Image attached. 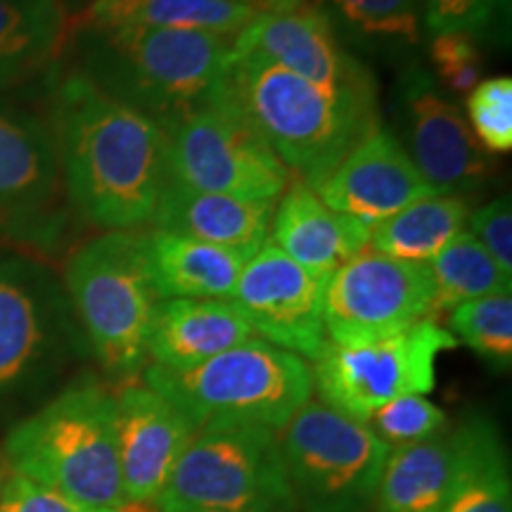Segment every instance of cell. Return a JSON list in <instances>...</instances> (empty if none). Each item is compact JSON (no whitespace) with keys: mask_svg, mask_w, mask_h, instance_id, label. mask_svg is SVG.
<instances>
[{"mask_svg":"<svg viewBox=\"0 0 512 512\" xmlns=\"http://www.w3.org/2000/svg\"><path fill=\"white\" fill-rule=\"evenodd\" d=\"M50 126L76 214L105 230L152 226L169 181L162 126L100 91L81 72L60 81Z\"/></svg>","mask_w":512,"mask_h":512,"instance_id":"6da1fadb","label":"cell"},{"mask_svg":"<svg viewBox=\"0 0 512 512\" xmlns=\"http://www.w3.org/2000/svg\"><path fill=\"white\" fill-rule=\"evenodd\" d=\"M216 95L233 107L313 190L380 128L377 95L335 93L254 55H233Z\"/></svg>","mask_w":512,"mask_h":512,"instance_id":"7a4b0ae2","label":"cell"},{"mask_svg":"<svg viewBox=\"0 0 512 512\" xmlns=\"http://www.w3.org/2000/svg\"><path fill=\"white\" fill-rule=\"evenodd\" d=\"M114 422V394L93 380L76 382L12 427L5 439V463L12 475L88 508L119 512L126 494Z\"/></svg>","mask_w":512,"mask_h":512,"instance_id":"3957f363","label":"cell"},{"mask_svg":"<svg viewBox=\"0 0 512 512\" xmlns=\"http://www.w3.org/2000/svg\"><path fill=\"white\" fill-rule=\"evenodd\" d=\"M83 76L155 121L188 112L214 95L233 53V36L114 27L79 29Z\"/></svg>","mask_w":512,"mask_h":512,"instance_id":"277c9868","label":"cell"},{"mask_svg":"<svg viewBox=\"0 0 512 512\" xmlns=\"http://www.w3.org/2000/svg\"><path fill=\"white\" fill-rule=\"evenodd\" d=\"M64 292L88 349L114 380L147 368V335L162 299L152 283L147 230H105L69 254Z\"/></svg>","mask_w":512,"mask_h":512,"instance_id":"5b68a950","label":"cell"},{"mask_svg":"<svg viewBox=\"0 0 512 512\" xmlns=\"http://www.w3.org/2000/svg\"><path fill=\"white\" fill-rule=\"evenodd\" d=\"M143 382L174 403L195 430L211 420H240L278 432L313 396L309 361L261 337L200 366H147Z\"/></svg>","mask_w":512,"mask_h":512,"instance_id":"8992f818","label":"cell"},{"mask_svg":"<svg viewBox=\"0 0 512 512\" xmlns=\"http://www.w3.org/2000/svg\"><path fill=\"white\" fill-rule=\"evenodd\" d=\"M157 505L162 512H297L278 432L240 420L197 427Z\"/></svg>","mask_w":512,"mask_h":512,"instance_id":"52a82bcc","label":"cell"},{"mask_svg":"<svg viewBox=\"0 0 512 512\" xmlns=\"http://www.w3.org/2000/svg\"><path fill=\"white\" fill-rule=\"evenodd\" d=\"M294 505L302 512H366L389 448L363 420L316 396L278 430Z\"/></svg>","mask_w":512,"mask_h":512,"instance_id":"ba28073f","label":"cell"},{"mask_svg":"<svg viewBox=\"0 0 512 512\" xmlns=\"http://www.w3.org/2000/svg\"><path fill=\"white\" fill-rule=\"evenodd\" d=\"M157 124L166 140L169 178L192 190L275 202L292 181L266 140L216 93Z\"/></svg>","mask_w":512,"mask_h":512,"instance_id":"9c48e42d","label":"cell"},{"mask_svg":"<svg viewBox=\"0 0 512 512\" xmlns=\"http://www.w3.org/2000/svg\"><path fill=\"white\" fill-rule=\"evenodd\" d=\"M458 342L437 320H422L396 335L361 344H325L311 361L313 392L323 403L366 420L384 403L408 394H430L441 351Z\"/></svg>","mask_w":512,"mask_h":512,"instance_id":"30bf717a","label":"cell"},{"mask_svg":"<svg viewBox=\"0 0 512 512\" xmlns=\"http://www.w3.org/2000/svg\"><path fill=\"white\" fill-rule=\"evenodd\" d=\"M67 202L50 119L0 102V240L50 249Z\"/></svg>","mask_w":512,"mask_h":512,"instance_id":"8fae6325","label":"cell"},{"mask_svg":"<svg viewBox=\"0 0 512 512\" xmlns=\"http://www.w3.org/2000/svg\"><path fill=\"white\" fill-rule=\"evenodd\" d=\"M434 318L430 268L361 252L325 285L323 323L332 344H361L403 332Z\"/></svg>","mask_w":512,"mask_h":512,"instance_id":"7c38bea8","label":"cell"},{"mask_svg":"<svg viewBox=\"0 0 512 512\" xmlns=\"http://www.w3.org/2000/svg\"><path fill=\"white\" fill-rule=\"evenodd\" d=\"M74 318L64 285L43 261L0 252V396L53 368L74 335Z\"/></svg>","mask_w":512,"mask_h":512,"instance_id":"4fadbf2b","label":"cell"},{"mask_svg":"<svg viewBox=\"0 0 512 512\" xmlns=\"http://www.w3.org/2000/svg\"><path fill=\"white\" fill-rule=\"evenodd\" d=\"M325 285V275L299 266L275 245H264L242 268L230 304L256 337L311 363L328 344Z\"/></svg>","mask_w":512,"mask_h":512,"instance_id":"5bb4252c","label":"cell"},{"mask_svg":"<svg viewBox=\"0 0 512 512\" xmlns=\"http://www.w3.org/2000/svg\"><path fill=\"white\" fill-rule=\"evenodd\" d=\"M403 138L415 169L434 195H460L494 174V157L479 145L456 102L420 69H408L399 86Z\"/></svg>","mask_w":512,"mask_h":512,"instance_id":"9a60e30c","label":"cell"},{"mask_svg":"<svg viewBox=\"0 0 512 512\" xmlns=\"http://www.w3.org/2000/svg\"><path fill=\"white\" fill-rule=\"evenodd\" d=\"M233 55L261 57L335 93L377 95L368 67L339 46L330 15L311 3L259 12L233 36Z\"/></svg>","mask_w":512,"mask_h":512,"instance_id":"2e32d148","label":"cell"},{"mask_svg":"<svg viewBox=\"0 0 512 512\" xmlns=\"http://www.w3.org/2000/svg\"><path fill=\"white\" fill-rule=\"evenodd\" d=\"M117 456L126 503H157L195 425L145 382H126L114 394Z\"/></svg>","mask_w":512,"mask_h":512,"instance_id":"e0dca14e","label":"cell"},{"mask_svg":"<svg viewBox=\"0 0 512 512\" xmlns=\"http://www.w3.org/2000/svg\"><path fill=\"white\" fill-rule=\"evenodd\" d=\"M316 192L330 209L368 228L387 221L420 197L434 195L401 140L382 126L370 131Z\"/></svg>","mask_w":512,"mask_h":512,"instance_id":"ac0fdd59","label":"cell"},{"mask_svg":"<svg viewBox=\"0 0 512 512\" xmlns=\"http://www.w3.org/2000/svg\"><path fill=\"white\" fill-rule=\"evenodd\" d=\"M271 240L299 266L330 278L339 266L366 252L370 228L330 209L311 185L292 178L275 204Z\"/></svg>","mask_w":512,"mask_h":512,"instance_id":"d6986e66","label":"cell"},{"mask_svg":"<svg viewBox=\"0 0 512 512\" xmlns=\"http://www.w3.org/2000/svg\"><path fill=\"white\" fill-rule=\"evenodd\" d=\"M273 214L275 202L271 200L214 195V192L192 190L169 178L157 202L152 226L233 249L252 259L271 235Z\"/></svg>","mask_w":512,"mask_h":512,"instance_id":"ffe728a7","label":"cell"},{"mask_svg":"<svg viewBox=\"0 0 512 512\" xmlns=\"http://www.w3.org/2000/svg\"><path fill=\"white\" fill-rule=\"evenodd\" d=\"M254 330L230 302L162 299L147 335V366L192 368L254 339Z\"/></svg>","mask_w":512,"mask_h":512,"instance_id":"44dd1931","label":"cell"},{"mask_svg":"<svg viewBox=\"0 0 512 512\" xmlns=\"http://www.w3.org/2000/svg\"><path fill=\"white\" fill-rule=\"evenodd\" d=\"M152 283L159 299H219L230 302L247 256L169 230H147Z\"/></svg>","mask_w":512,"mask_h":512,"instance_id":"7402d4cb","label":"cell"},{"mask_svg":"<svg viewBox=\"0 0 512 512\" xmlns=\"http://www.w3.org/2000/svg\"><path fill=\"white\" fill-rule=\"evenodd\" d=\"M463 446V425L389 451L375 494V512H444Z\"/></svg>","mask_w":512,"mask_h":512,"instance_id":"603a6c76","label":"cell"},{"mask_svg":"<svg viewBox=\"0 0 512 512\" xmlns=\"http://www.w3.org/2000/svg\"><path fill=\"white\" fill-rule=\"evenodd\" d=\"M259 15L245 0H93L79 29L147 27L235 36Z\"/></svg>","mask_w":512,"mask_h":512,"instance_id":"cb8c5ba5","label":"cell"},{"mask_svg":"<svg viewBox=\"0 0 512 512\" xmlns=\"http://www.w3.org/2000/svg\"><path fill=\"white\" fill-rule=\"evenodd\" d=\"M64 34L60 0H0V91L48 69L60 55Z\"/></svg>","mask_w":512,"mask_h":512,"instance_id":"d4e9b609","label":"cell"},{"mask_svg":"<svg viewBox=\"0 0 512 512\" xmlns=\"http://www.w3.org/2000/svg\"><path fill=\"white\" fill-rule=\"evenodd\" d=\"M463 425V446L444 512H512V477L501 432L484 415Z\"/></svg>","mask_w":512,"mask_h":512,"instance_id":"484cf974","label":"cell"},{"mask_svg":"<svg viewBox=\"0 0 512 512\" xmlns=\"http://www.w3.org/2000/svg\"><path fill=\"white\" fill-rule=\"evenodd\" d=\"M470 207L460 195L420 197L370 228L373 252L427 266L441 249L463 233Z\"/></svg>","mask_w":512,"mask_h":512,"instance_id":"4316f807","label":"cell"},{"mask_svg":"<svg viewBox=\"0 0 512 512\" xmlns=\"http://www.w3.org/2000/svg\"><path fill=\"white\" fill-rule=\"evenodd\" d=\"M427 268L434 287V318L472 299L512 290V275L501 271L470 230H463L451 245L441 249Z\"/></svg>","mask_w":512,"mask_h":512,"instance_id":"83f0119b","label":"cell"},{"mask_svg":"<svg viewBox=\"0 0 512 512\" xmlns=\"http://www.w3.org/2000/svg\"><path fill=\"white\" fill-rule=\"evenodd\" d=\"M448 332L491 366L508 370L512 363L510 292L472 299L448 313Z\"/></svg>","mask_w":512,"mask_h":512,"instance_id":"f1b7e54d","label":"cell"},{"mask_svg":"<svg viewBox=\"0 0 512 512\" xmlns=\"http://www.w3.org/2000/svg\"><path fill=\"white\" fill-rule=\"evenodd\" d=\"M389 451L437 437L448 427V415L425 394H408L384 403L363 420Z\"/></svg>","mask_w":512,"mask_h":512,"instance_id":"f546056e","label":"cell"},{"mask_svg":"<svg viewBox=\"0 0 512 512\" xmlns=\"http://www.w3.org/2000/svg\"><path fill=\"white\" fill-rule=\"evenodd\" d=\"M332 5L361 36L399 43L420 41V0H332Z\"/></svg>","mask_w":512,"mask_h":512,"instance_id":"4dcf8cb0","label":"cell"},{"mask_svg":"<svg viewBox=\"0 0 512 512\" xmlns=\"http://www.w3.org/2000/svg\"><path fill=\"white\" fill-rule=\"evenodd\" d=\"M467 117L472 133L489 155L512 150V79L491 76L467 93Z\"/></svg>","mask_w":512,"mask_h":512,"instance_id":"1f68e13d","label":"cell"},{"mask_svg":"<svg viewBox=\"0 0 512 512\" xmlns=\"http://www.w3.org/2000/svg\"><path fill=\"white\" fill-rule=\"evenodd\" d=\"M430 60L446 91L467 95L484 79V60L475 34L467 31H441L432 34Z\"/></svg>","mask_w":512,"mask_h":512,"instance_id":"d6a6232c","label":"cell"},{"mask_svg":"<svg viewBox=\"0 0 512 512\" xmlns=\"http://www.w3.org/2000/svg\"><path fill=\"white\" fill-rule=\"evenodd\" d=\"M470 233L479 245L494 256L503 273L512 275V204L508 195L496 197L484 207L472 211L467 219Z\"/></svg>","mask_w":512,"mask_h":512,"instance_id":"836d02e7","label":"cell"},{"mask_svg":"<svg viewBox=\"0 0 512 512\" xmlns=\"http://www.w3.org/2000/svg\"><path fill=\"white\" fill-rule=\"evenodd\" d=\"M0 512H112L88 508L27 477L10 475L0 491Z\"/></svg>","mask_w":512,"mask_h":512,"instance_id":"e575fe53","label":"cell"},{"mask_svg":"<svg viewBox=\"0 0 512 512\" xmlns=\"http://www.w3.org/2000/svg\"><path fill=\"white\" fill-rule=\"evenodd\" d=\"M422 24L432 31H467L477 34L489 24L491 10L489 0H420Z\"/></svg>","mask_w":512,"mask_h":512,"instance_id":"d590c367","label":"cell"},{"mask_svg":"<svg viewBox=\"0 0 512 512\" xmlns=\"http://www.w3.org/2000/svg\"><path fill=\"white\" fill-rule=\"evenodd\" d=\"M245 3H249L259 12H280V10L297 8V5L309 3V0H245Z\"/></svg>","mask_w":512,"mask_h":512,"instance_id":"8d00e7d4","label":"cell"},{"mask_svg":"<svg viewBox=\"0 0 512 512\" xmlns=\"http://www.w3.org/2000/svg\"><path fill=\"white\" fill-rule=\"evenodd\" d=\"M489 5H491V10H503V12H508L510 10V0H489Z\"/></svg>","mask_w":512,"mask_h":512,"instance_id":"74e56055","label":"cell"},{"mask_svg":"<svg viewBox=\"0 0 512 512\" xmlns=\"http://www.w3.org/2000/svg\"><path fill=\"white\" fill-rule=\"evenodd\" d=\"M5 465H3V460H0V491H3V484H5Z\"/></svg>","mask_w":512,"mask_h":512,"instance_id":"f35d334b","label":"cell"},{"mask_svg":"<svg viewBox=\"0 0 512 512\" xmlns=\"http://www.w3.org/2000/svg\"><path fill=\"white\" fill-rule=\"evenodd\" d=\"M91 3H93V0H91Z\"/></svg>","mask_w":512,"mask_h":512,"instance_id":"ab89813d","label":"cell"},{"mask_svg":"<svg viewBox=\"0 0 512 512\" xmlns=\"http://www.w3.org/2000/svg\"><path fill=\"white\" fill-rule=\"evenodd\" d=\"M60 3H62V0H60Z\"/></svg>","mask_w":512,"mask_h":512,"instance_id":"60d3db41","label":"cell"}]
</instances>
